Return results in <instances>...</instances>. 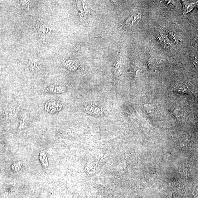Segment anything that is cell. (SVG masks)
<instances>
[{
	"mask_svg": "<svg viewBox=\"0 0 198 198\" xmlns=\"http://www.w3.org/2000/svg\"><path fill=\"white\" fill-rule=\"evenodd\" d=\"M63 107V104L61 103L54 100L48 101L45 105L46 111L51 114H55L61 111Z\"/></svg>",
	"mask_w": 198,
	"mask_h": 198,
	"instance_id": "obj_1",
	"label": "cell"
},
{
	"mask_svg": "<svg viewBox=\"0 0 198 198\" xmlns=\"http://www.w3.org/2000/svg\"><path fill=\"white\" fill-rule=\"evenodd\" d=\"M85 111L89 115L95 117L101 116L102 114L101 108L99 106L93 104H89L85 106Z\"/></svg>",
	"mask_w": 198,
	"mask_h": 198,
	"instance_id": "obj_2",
	"label": "cell"
},
{
	"mask_svg": "<svg viewBox=\"0 0 198 198\" xmlns=\"http://www.w3.org/2000/svg\"><path fill=\"white\" fill-rule=\"evenodd\" d=\"M66 89L65 87L62 85H54L46 87L44 90L46 93L52 94H59L64 93L66 91Z\"/></svg>",
	"mask_w": 198,
	"mask_h": 198,
	"instance_id": "obj_3",
	"label": "cell"
},
{
	"mask_svg": "<svg viewBox=\"0 0 198 198\" xmlns=\"http://www.w3.org/2000/svg\"><path fill=\"white\" fill-rule=\"evenodd\" d=\"M141 18V16L140 14L137 13L133 14L127 20V24L130 27H134L138 24Z\"/></svg>",
	"mask_w": 198,
	"mask_h": 198,
	"instance_id": "obj_4",
	"label": "cell"
},
{
	"mask_svg": "<svg viewBox=\"0 0 198 198\" xmlns=\"http://www.w3.org/2000/svg\"><path fill=\"white\" fill-rule=\"evenodd\" d=\"M197 3V2L196 3H190L187 1L183 2L182 3L183 8V15H185L193 9L196 6Z\"/></svg>",
	"mask_w": 198,
	"mask_h": 198,
	"instance_id": "obj_5",
	"label": "cell"
},
{
	"mask_svg": "<svg viewBox=\"0 0 198 198\" xmlns=\"http://www.w3.org/2000/svg\"><path fill=\"white\" fill-rule=\"evenodd\" d=\"M28 69L32 72H36L40 69L41 65L36 60H31L29 62L27 66Z\"/></svg>",
	"mask_w": 198,
	"mask_h": 198,
	"instance_id": "obj_6",
	"label": "cell"
},
{
	"mask_svg": "<svg viewBox=\"0 0 198 198\" xmlns=\"http://www.w3.org/2000/svg\"><path fill=\"white\" fill-rule=\"evenodd\" d=\"M172 91L180 93L188 94L190 92V89L188 87L182 84H178L176 85L172 89Z\"/></svg>",
	"mask_w": 198,
	"mask_h": 198,
	"instance_id": "obj_7",
	"label": "cell"
},
{
	"mask_svg": "<svg viewBox=\"0 0 198 198\" xmlns=\"http://www.w3.org/2000/svg\"><path fill=\"white\" fill-rule=\"evenodd\" d=\"M39 158V159L40 160L41 164H43L45 167L47 168L48 165V163L46 156L43 153V152H41L40 154Z\"/></svg>",
	"mask_w": 198,
	"mask_h": 198,
	"instance_id": "obj_8",
	"label": "cell"
},
{
	"mask_svg": "<svg viewBox=\"0 0 198 198\" xmlns=\"http://www.w3.org/2000/svg\"><path fill=\"white\" fill-rule=\"evenodd\" d=\"M27 117V114L26 113H25L22 115L21 120L20 121L19 126V128L20 130H22L24 128V125L25 123H26Z\"/></svg>",
	"mask_w": 198,
	"mask_h": 198,
	"instance_id": "obj_9",
	"label": "cell"
},
{
	"mask_svg": "<svg viewBox=\"0 0 198 198\" xmlns=\"http://www.w3.org/2000/svg\"><path fill=\"white\" fill-rule=\"evenodd\" d=\"M22 165V162H17L16 163L12 165V169L14 171H18L21 168Z\"/></svg>",
	"mask_w": 198,
	"mask_h": 198,
	"instance_id": "obj_10",
	"label": "cell"
},
{
	"mask_svg": "<svg viewBox=\"0 0 198 198\" xmlns=\"http://www.w3.org/2000/svg\"><path fill=\"white\" fill-rule=\"evenodd\" d=\"M0 141H1V140H0Z\"/></svg>",
	"mask_w": 198,
	"mask_h": 198,
	"instance_id": "obj_11",
	"label": "cell"
}]
</instances>
